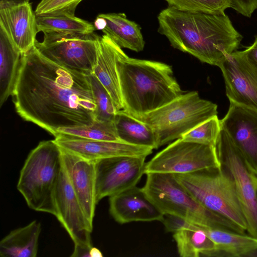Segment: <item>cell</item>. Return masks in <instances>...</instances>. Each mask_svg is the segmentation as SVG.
<instances>
[{
	"label": "cell",
	"instance_id": "17",
	"mask_svg": "<svg viewBox=\"0 0 257 257\" xmlns=\"http://www.w3.org/2000/svg\"><path fill=\"white\" fill-rule=\"evenodd\" d=\"M109 213L118 223L161 221L163 214L136 186L109 197Z\"/></svg>",
	"mask_w": 257,
	"mask_h": 257
},
{
	"label": "cell",
	"instance_id": "2",
	"mask_svg": "<svg viewBox=\"0 0 257 257\" xmlns=\"http://www.w3.org/2000/svg\"><path fill=\"white\" fill-rule=\"evenodd\" d=\"M158 20V32L174 48L218 67L242 39L225 13H191L169 6L160 13Z\"/></svg>",
	"mask_w": 257,
	"mask_h": 257
},
{
	"label": "cell",
	"instance_id": "18",
	"mask_svg": "<svg viewBox=\"0 0 257 257\" xmlns=\"http://www.w3.org/2000/svg\"><path fill=\"white\" fill-rule=\"evenodd\" d=\"M0 26L22 54L35 46L38 32L36 14L29 2L0 5Z\"/></svg>",
	"mask_w": 257,
	"mask_h": 257
},
{
	"label": "cell",
	"instance_id": "33",
	"mask_svg": "<svg viewBox=\"0 0 257 257\" xmlns=\"http://www.w3.org/2000/svg\"><path fill=\"white\" fill-rule=\"evenodd\" d=\"M230 8L246 17L257 9V0H230Z\"/></svg>",
	"mask_w": 257,
	"mask_h": 257
},
{
	"label": "cell",
	"instance_id": "6",
	"mask_svg": "<svg viewBox=\"0 0 257 257\" xmlns=\"http://www.w3.org/2000/svg\"><path fill=\"white\" fill-rule=\"evenodd\" d=\"M198 202L246 231L247 223L233 179L223 166L174 174Z\"/></svg>",
	"mask_w": 257,
	"mask_h": 257
},
{
	"label": "cell",
	"instance_id": "15",
	"mask_svg": "<svg viewBox=\"0 0 257 257\" xmlns=\"http://www.w3.org/2000/svg\"><path fill=\"white\" fill-rule=\"evenodd\" d=\"M220 121L221 128L257 171V111L230 102L227 112Z\"/></svg>",
	"mask_w": 257,
	"mask_h": 257
},
{
	"label": "cell",
	"instance_id": "31",
	"mask_svg": "<svg viewBox=\"0 0 257 257\" xmlns=\"http://www.w3.org/2000/svg\"><path fill=\"white\" fill-rule=\"evenodd\" d=\"M83 0H42L35 10L36 15L75 16V10Z\"/></svg>",
	"mask_w": 257,
	"mask_h": 257
},
{
	"label": "cell",
	"instance_id": "4",
	"mask_svg": "<svg viewBox=\"0 0 257 257\" xmlns=\"http://www.w3.org/2000/svg\"><path fill=\"white\" fill-rule=\"evenodd\" d=\"M62 167L61 150L54 140L42 141L30 152L17 189L31 209L56 216L55 192Z\"/></svg>",
	"mask_w": 257,
	"mask_h": 257
},
{
	"label": "cell",
	"instance_id": "26",
	"mask_svg": "<svg viewBox=\"0 0 257 257\" xmlns=\"http://www.w3.org/2000/svg\"><path fill=\"white\" fill-rule=\"evenodd\" d=\"M38 32L44 33L92 34L95 30L92 23L75 16L36 15Z\"/></svg>",
	"mask_w": 257,
	"mask_h": 257
},
{
	"label": "cell",
	"instance_id": "13",
	"mask_svg": "<svg viewBox=\"0 0 257 257\" xmlns=\"http://www.w3.org/2000/svg\"><path fill=\"white\" fill-rule=\"evenodd\" d=\"M230 102L257 111V66L234 51L219 67Z\"/></svg>",
	"mask_w": 257,
	"mask_h": 257
},
{
	"label": "cell",
	"instance_id": "11",
	"mask_svg": "<svg viewBox=\"0 0 257 257\" xmlns=\"http://www.w3.org/2000/svg\"><path fill=\"white\" fill-rule=\"evenodd\" d=\"M63 163V162H62ZM55 216L74 244L72 257H90L93 224L87 218L63 165L55 192Z\"/></svg>",
	"mask_w": 257,
	"mask_h": 257
},
{
	"label": "cell",
	"instance_id": "10",
	"mask_svg": "<svg viewBox=\"0 0 257 257\" xmlns=\"http://www.w3.org/2000/svg\"><path fill=\"white\" fill-rule=\"evenodd\" d=\"M98 35L44 33L35 46L45 57L66 68L86 74L93 72L97 55Z\"/></svg>",
	"mask_w": 257,
	"mask_h": 257
},
{
	"label": "cell",
	"instance_id": "30",
	"mask_svg": "<svg viewBox=\"0 0 257 257\" xmlns=\"http://www.w3.org/2000/svg\"><path fill=\"white\" fill-rule=\"evenodd\" d=\"M220 130V121L216 115L194 127L180 138L187 142L215 147Z\"/></svg>",
	"mask_w": 257,
	"mask_h": 257
},
{
	"label": "cell",
	"instance_id": "16",
	"mask_svg": "<svg viewBox=\"0 0 257 257\" xmlns=\"http://www.w3.org/2000/svg\"><path fill=\"white\" fill-rule=\"evenodd\" d=\"M61 149V148H60ZM64 168L84 213L91 223L97 204L95 162L83 159L61 149Z\"/></svg>",
	"mask_w": 257,
	"mask_h": 257
},
{
	"label": "cell",
	"instance_id": "29",
	"mask_svg": "<svg viewBox=\"0 0 257 257\" xmlns=\"http://www.w3.org/2000/svg\"><path fill=\"white\" fill-rule=\"evenodd\" d=\"M169 6L191 13L218 14L230 8V0H166Z\"/></svg>",
	"mask_w": 257,
	"mask_h": 257
},
{
	"label": "cell",
	"instance_id": "14",
	"mask_svg": "<svg viewBox=\"0 0 257 257\" xmlns=\"http://www.w3.org/2000/svg\"><path fill=\"white\" fill-rule=\"evenodd\" d=\"M54 140L59 147L85 160H98L117 156H148L153 149L121 142L86 139L58 134Z\"/></svg>",
	"mask_w": 257,
	"mask_h": 257
},
{
	"label": "cell",
	"instance_id": "32",
	"mask_svg": "<svg viewBox=\"0 0 257 257\" xmlns=\"http://www.w3.org/2000/svg\"><path fill=\"white\" fill-rule=\"evenodd\" d=\"M161 222L167 231L173 233L195 225L182 217L169 214H164Z\"/></svg>",
	"mask_w": 257,
	"mask_h": 257
},
{
	"label": "cell",
	"instance_id": "12",
	"mask_svg": "<svg viewBox=\"0 0 257 257\" xmlns=\"http://www.w3.org/2000/svg\"><path fill=\"white\" fill-rule=\"evenodd\" d=\"M146 156H117L95 162L97 203L136 186L145 174Z\"/></svg>",
	"mask_w": 257,
	"mask_h": 257
},
{
	"label": "cell",
	"instance_id": "27",
	"mask_svg": "<svg viewBox=\"0 0 257 257\" xmlns=\"http://www.w3.org/2000/svg\"><path fill=\"white\" fill-rule=\"evenodd\" d=\"M58 134L86 139L121 142L116 133L113 121H104L94 119L89 125L61 128L58 131Z\"/></svg>",
	"mask_w": 257,
	"mask_h": 257
},
{
	"label": "cell",
	"instance_id": "22",
	"mask_svg": "<svg viewBox=\"0 0 257 257\" xmlns=\"http://www.w3.org/2000/svg\"><path fill=\"white\" fill-rule=\"evenodd\" d=\"M203 228L216 245L214 256L257 257V237L222 229Z\"/></svg>",
	"mask_w": 257,
	"mask_h": 257
},
{
	"label": "cell",
	"instance_id": "35",
	"mask_svg": "<svg viewBox=\"0 0 257 257\" xmlns=\"http://www.w3.org/2000/svg\"><path fill=\"white\" fill-rule=\"evenodd\" d=\"M29 0H0V5L29 3Z\"/></svg>",
	"mask_w": 257,
	"mask_h": 257
},
{
	"label": "cell",
	"instance_id": "34",
	"mask_svg": "<svg viewBox=\"0 0 257 257\" xmlns=\"http://www.w3.org/2000/svg\"><path fill=\"white\" fill-rule=\"evenodd\" d=\"M242 52L250 62L257 66V36L255 37L253 43L242 51Z\"/></svg>",
	"mask_w": 257,
	"mask_h": 257
},
{
	"label": "cell",
	"instance_id": "1",
	"mask_svg": "<svg viewBox=\"0 0 257 257\" xmlns=\"http://www.w3.org/2000/svg\"><path fill=\"white\" fill-rule=\"evenodd\" d=\"M17 113L54 137L91 124L96 105L88 75L55 63L35 46L22 54L12 94Z\"/></svg>",
	"mask_w": 257,
	"mask_h": 257
},
{
	"label": "cell",
	"instance_id": "5",
	"mask_svg": "<svg viewBox=\"0 0 257 257\" xmlns=\"http://www.w3.org/2000/svg\"><path fill=\"white\" fill-rule=\"evenodd\" d=\"M142 188L164 214L182 217L202 227L245 233V230L226 217L205 208L193 198L174 175L149 173Z\"/></svg>",
	"mask_w": 257,
	"mask_h": 257
},
{
	"label": "cell",
	"instance_id": "19",
	"mask_svg": "<svg viewBox=\"0 0 257 257\" xmlns=\"http://www.w3.org/2000/svg\"><path fill=\"white\" fill-rule=\"evenodd\" d=\"M123 52L121 48L107 35L98 36L92 73L108 92L118 110L123 108L117 68V59Z\"/></svg>",
	"mask_w": 257,
	"mask_h": 257
},
{
	"label": "cell",
	"instance_id": "20",
	"mask_svg": "<svg viewBox=\"0 0 257 257\" xmlns=\"http://www.w3.org/2000/svg\"><path fill=\"white\" fill-rule=\"evenodd\" d=\"M105 25L104 35L111 38L120 48L140 52L144 49L145 41L140 26L128 20L123 13L101 14Z\"/></svg>",
	"mask_w": 257,
	"mask_h": 257
},
{
	"label": "cell",
	"instance_id": "28",
	"mask_svg": "<svg viewBox=\"0 0 257 257\" xmlns=\"http://www.w3.org/2000/svg\"><path fill=\"white\" fill-rule=\"evenodd\" d=\"M96 105L94 119L113 121L118 111L108 92L93 73L87 74Z\"/></svg>",
	"mask_w": 257,
	"mask_h": 257
},
{
	"label": "cell",
	"instance_id": "7",
	"mask_svg": "<svg viewBox=\"0 0 257 257\" xmlns=\"http://www.w3.org/2000/svg\"><path fill=\"white\" fill-rule=\"evenodd\" d=\"M217 115V106L200 98L197 91L182 94L166 104L135 117L153 131L158 148Z\"/></svg>",
	"mask_w": 257,
	"mask_h": 257
},
{
	"label": "cell",
	"instance_id": "24",
	"mask_svg": "<svg viewBox=\"0 0 257 257\" xmlns=\"http://www.w3.org/2000/svg\"><path fill=\"white\" fill-rule=\"evenodd\" d=\"M113 123L121 142L136 146L157 149V140L152 129L125 110H118Z\"/></svg>",
	"mask_w": 257,
	"mask_h": 257
},
{
	"label": "cell",
	"instance_id": "23",
	"mask_svg": "<svg viewBox=\"0 0 257 257\" xmlns=\"http://www.w3.org/2000/svg\"><path fill=\"white\" fill-rule=\"evenodd\" d=\"M22 53L0 26V106L12 95L20 67Z\"/></svg>",
	"mask_w": 257,
	"mask_h": 257
},
{
	"label": "cell",
	"instance_id": "21",
	"mask_svg": "<svg viewBox=\"0 0 257 257\" xmlns=\"http://www.w3.org/2000/svg\"><path fill=\"white\" fill-rule=\"evenodd\" d=\"M41 231L36 220L11 231L0 241L1 256L36 257Z\"/></svg>",
	"mask_w": 257,
	"mask_h": 257
},
{
	"label": "cell",
	"instance_id": "25",
	"mask_svg": "<svg viewBox=\"0 0 257 257\" xmlns=\"http://www.w3.org/2000/svg\"><path fill=\"white\" fill-rule=\"evenodd\" d=\"M173 237L182 257L214 256L216 245L203 227L194 225L173 233Z\"/></svg>",
	"mask_w": 257,
	"mask_h": 257
},
{
	"label": "cell",
	"instance_id": "8",
	"mask_svg": "<svg viewBox=\"0 0 257 257\" xmlns=\"http://www.w3.org/2000/svg\"><path fill=\"white\" fill-rule=\"evenodd\" d=\"M218 157L231 174L247 223L246 231L257 237V171L246 161L227 134L221 128L215 145Z\"/></svg>",
	"mask_w": 257,
	"mask_h": 257
},
{
	"label": "cell",
	"instance_id": "9",
	"mask_svg": "<svg viewBox=\"0 0 257 257\" xmlns=\"http://www.w3.org/2000/svg\"><path fill=\"white\" fill-rule=\"evenodd\" d=\"M221 166L215 147L179 138L146 163L144 173L187 174Z\"/></svg>",
	"mask_w": 257,
	"mask_h": 257
},
{
	"label": "cell",
	"instance_id": "36",
	"mask_svg": "<svg viewBox=\"0 0 257 257\" xmlns=\"http://www.w3.org/2000/svg\"><path fill=\"white\" fill-rule=\"evenodd\" d=\"M101 251L96 247H92L90 251V257H102Z\"/></svg>",
	"mask_w": 257,
	"mask_h": 257
},
{
	"label": "cell",
	"instance_id": "3",
	"mask_svg": "<svg viewBox=\"0 0 257 257\" xmlns=\"http://www.w3.org/2000/svg\"><path fill=\"white\" fill-rule=\"evenodd\" d=\"M123 109L138 116L152 111L182 95L172 67L164 63L128 57L117 61Z\"/></svg>",
	"mask_w": 257,
	"mask_h": 257
}]
</instances>
